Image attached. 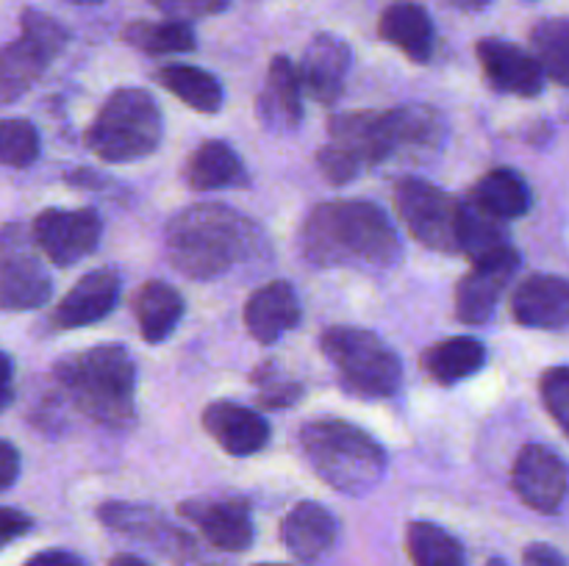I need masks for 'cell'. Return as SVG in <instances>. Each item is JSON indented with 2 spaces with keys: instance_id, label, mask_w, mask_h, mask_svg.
<instances>
[{
  "instance_id": "cell-38",
  "label": "cell",
  "mask_w": 569,
  "mask_h": 566,
  "mask_svg": "<svg viewBox=\"0 0 569 566\" xmlns=\"http://www.w3.org/2000/svg\"><path fill=\"white\" fill-rule=\"evenodd\" d=\"M156 9L161 11L170 20H198V17H209V14H220V11L228 9L231 0H150Z\"/></svg>"
},
{
  "instance_id": "cell-47",
  "label": "cell",
  "mask_w": 569,
  "mask_h": 566,
  "mask_svg": "<svg viewBox=\"0 0 569 566\" xmlns=\"http://www.w3.org/2000/svg\"><path fill=\"white\" fill-rule=\"evenodd\" d=\"M489 566H506V564L500 558H495V560H489Z\"/></svg>"
},
{
  "instance_id": "cell-41",
  "label": "cell",
  "mask_w": 569,
  "mask_h": 566,
  "mask_svg": "<svg viewBox=\"0 0 569 566\" xmlns=\"http://www.w3.org/2000/svg\"><path fill=\"white\" fill-rule=\"evenodd\" d=\"M522 560H526V566H567L565 555H561L556 547H550V544H542V542L526 547Z\"/></svg>"
},
{
  "instance_id": "cell-9",
  "label": "cell",
  "mask_w": 569,
  "mask_h": 566,
  "mask_svg": "<svg viewBox=\"0 0 569 566\" xmlns=\"http://www.w3.org/2000/svg\"><path fill=\"white\" fill-rule=\"evenodd\" d=\"M33 239L22 225H6L0 231V309L33 311L42 309L53 294V281L31 250Z\"/></svg>"
},
{
  "instance_id": "cell-12",
  "label": "cell",
  "mask_w": 569,
  "mask_h": 566,
  "mask_svg": "<svg viewBox=\"0 0 569 566\" xmlns=\"http://www.w3.org/2000/svg\"><path fill=\"white\" fill-rule=\"evenodd\" d=\"M517 270H520V253L515 247L472 261V270L461 277L456 289V316L467 325L487 322Z\"/></svg>"
},
{
  "instance_id": "cell-13",
  "label": "cell",
  "mask_w": 569,
  "mask_h": 566,
  "mask_svg": "<svg viewBox=\"0 0 569 566\" xmlns=\"http://www.w3.org/2000/svg\"><path fill=\"white\" fill-rule=\"evenodd\" d=\"M350 67H353V50L337 33H317L303 50L300 59V83L303 92L315 103L333 105L345 92Z\"/></svg>"
},
{
  "instance_id": "cell-30",
  "label": "cell",
  "mask_w": 569,
  "mask_h": 566,
  "mask_svg": "<svg viewBox=\"0 0 569 566\" xmlns=\"http://www.w3.org/2000/svg\"><path fill=\"white\" fill-rule=\"evenodd\" d=\"M406 549L415 566H467V553L453 533L433 522H411Z\"/></svg>"
},
{
  "instance_id": "cell-7",
  "label": "cell",
  "mask_w": 569,
  "mask_h": 566,
  "mask_svg": "<svg viewBox=\"0 0 569 566\" xmlns=\"http://www.w3.org/2000/svg\"><path fill=\"white\" fill-rule=\"evenodd\" d=\"M326 358L339 370L350 392L361 397H392L403 377L395 350L365 327H328L320 338Z\"/></svg>"
},
{
  "instance_id": "cell-37",
  "label": "cell",
  "mask_w": 569,
  "mask_h": 566,
  "mask_svg": "<svg viewBox=\"0 0 569 566\" xmlns=\"http://www.w3.org/2000/svg\"><path fill=\"white\" fill-rule=\"evenodd\" d=\"M253 381L259 383V400L267 408H287V405H295L303 397V386L298 381L278 375L272 364L261 366Z\"/></svg>"
},
{
  "instance_id": "cell-43",
  "label": "cell",
  "mask_w": 569,
  "mask_h": 566,
  "mask_svg": "<svg viewBox=\"0 0 569 566\" xmlns=\"http://www.w3.org/2000/svg\"><path fill=\"white\" fill-rule=\"evenodd\" d=\"M14 364H11L9 355L0 350V414H3L6 408L11 405V400H14Z\"/></svg>"
},
{
  "instance_id": "cell-23",
  "label": "cell",
  "mask_w": 569,
  "mask_h": 566,
  "mask_svg": "<svg viewBox=\"0 0 569 566\" xmlns=\"http://www.w3.org/2000/svg\"><path fill=\"white\" fill-rule=\"evenodd\" d=\"M53 55L20 33V39L0 48V105L20 100L42 78Z\"/></svg>"
},
{
  "instance_id": "cell-31",
  "label": "cell",
  "mask_w": 569,
  "mask_h": 566,
  "mask_svg": "<svg viewBox=\"0 0 569 566\" xmlns=\"http://www.w3.org/2000/svg\"><path fill=\"white\" fill-rule=\"evenodd\" d=\"M122 39L128 44H133L137 50L150 55H170V53H189L194 50L198 39H194V31L189 22L181 20H139L126 26L122 31Z\"/></svg>"
},
{
  "instance_id": "cell-35",
  "label": "cell",
  "mask_w": 569,
  "mask_h": 566,
  "mask_svg": "<svg viewBox=\"0 0 569 566\" xmlns=\"http://www.w3.org/2000/svg\"><path fill=\"white\" fill-rule=\"evenodd\" d=\"M20 28L26 37H31L33 42L42 44V48L48 50L53 59L67 48V39H70V33H67V28L61 26V22H56L53 17L44 14V11H37V9L22 11Z\"/></svg>"
},
{
  "instance_id": "cell-48",
  "label": "cell",
  "mask_w": 569,
  "mask_h": 566,
  "mask_svg": "<svg viewBox=\"0 0 569 566\" xmlns=\"http://www.w3.org/2000/svg\"><path fill=\"white\" fill-rule=\"evenodd\" d=\"M261 566H281V564H261Z\"/></svg>"
},
{
  "instance_id": "cell-34",
  "label": "cell",
  "mask_w": 569,
  "mask_h": 566,
  "mask_svg": "<svg viewBox=\"0 0 569 566\" xmlns=\"http://www.w3.org/2000/svg\"><path fill=\"white\" fill-rule=\"evenodd\" d=\"M39 131L28 120H0V164L26 170L39 159Z\"/></svg>"
},
{
  "instance_id": "cell-20",
  "label": "cell",
  "mask_w": 569,
  "mask_h": 566,
  "mask_svg": "<svg viewBox=\"0 0 569 566\" xmlns=\"http://www.w3.org/2000/svg\"><path fill=\"white\" fill-rule=\"evenodd\" d=\"M300 322V297L287 281H272L256 289L244 305V325L261 344H276Z\"/></svg>"
},
{
  "instance_id": "cell-8",
  "label": "cell",
  "mask_w": 569,
  "mask_h": 566,
  "mask_svg": "<svg viewBox=\"0 0 569 566\" xmlns=\"http://www.w3.org/2000/svg\"><path fill=\"white\" fill-rule=\"evenodd\" d=\"M395 205L411 236L437 253H461L459 214L461 200L420 178H403L395 186Z\"/></svg>"
},
{
  "instance_id": "cell-28",
  "label": "cell",
  "mask_w": 569,
  "mask_h": 566,
  "mask_svg": "<svg viewBox=\"0 0 569 566\" xmlns=\"http://www.w3.org/2000/svg\"><path fill=\"white\" fill-rule=\"evenodd\" d=\"M159 83L170 94L189 105V109L200 111V114H214L222 105V83L217 81L211 72L200 70V67L189 64H167L159 70Z\"/></svg>"
},
{
  "instance_id": "cell-25",
  "label": "cell",
  "mask_w": 569,
  "mask_h": 566,
  "mask_svg": "<svg viewBox=\"0 0 569 566\" xmlns=\"http://www.w3.org/2000/svg\"><path fill=\"white\" fill-rule=\"evenodd\" d=\"M133 314H137L142 338L150 344H159L176 331L183 316V297L178 289L164 281H150L133 297Z\"/></svg>"
},
{
  "instance_id": "cell-11",
  "label": "cell",
  "mask_w": 569,
  "mask_h": 566,
  "mask_svg": "<svg viewBox=\"0 0 569 566\" xmlns=\"http://www.w3.org/2000/svg\"><path fill=\"white\" fill-rule=\"evenodd\" d=\"M511 486L528 508L556 514L569 492V469L556 449L545 444H526L511 469Z\"/></svg>"
},
{
  "instance_id": "cell-26",
  "label": "cell",
  "mask_w": 569,
  "mask_h": 566,
  "mask_svg": "<svg viewBox=\"0 0 569 566\" xmlns=\"http://www.w3.org/2000/svg\"><path fill=\"white\" fill-rule=\"evenodd\" d=\"M426 370L433 381L453 386V383L467 381L487 364V347L472 336H453L433 344L426 353Z\"/></svg>"
},
{
  "instance_id": "cell-2",
  "label": "cell",
  "mask_w": 569,
  "mask_h": 566,
  "mask_svg": "<svg viewBox=\"0 0 569 566\" xmlns=\"http://www.w3.org/2000/svg\"><path fill=\"white\" fill-rule=\"evenodd\" d=\"M256 244V228L239 211L198 203L178 211L164 231L170 264L192 281H211L231 270Z\"/></svg>"
},
{
  "instance_id": "cell-27",
  "label": "cell",
  "mask_w": 569,
  "mask_h": 566,
  "mask_svg": "<svg viewBox=\"0 0 569 566\" xmlns=\"http://www.w3.org/2000/svg\"><path fill=\"white\" fill-rule=\"evenodd\" d=\"M472 200L500 220H517L531 209V186L520 172L498 166L476 183Z\"/></svg>"
},
{
  "instance_id": "cell-1",
  "label": "cell",
  "mask_w": 569,
  "mask_h": 566,
  "mask_svg": "<svg viewBox=\"0 0 569 566\" xmlns=\"http://www.w3.org/2000/svg\"><path fill=\"white\" fill-rule=\"evenodd\" d=\"M303 253L317 266H365L387 270L400 259L392 220L367 200L322 203L306 216Z\"/></svg>"
},
{
  "instance_id": "cell-15",
  "label": "cell",
  "mask_w": 569,
  "mask_h": 566,
  "mask_svg": "<svg viewBox=\"0 0 569 566\" xmlns=\"http://www.w3.org/2000/svg\"><path fill=\"white\" fill-rule=\"evenodd\" d=\"M303 83L289 55H276L267 70V83L256 100V117L272 133L295 131L303 120Z\"/></svg>"
},
{
  "instance_id": "cell-3",
  "label": "cell",
  "mask_w": 569,
  "mask_h": 566,
  "mask_svg": "<svg viewBox=\"0 0 569 566\" xmlns=\"http://www.w3.org/2000/svg\"><path fill=\"white\" fill-rule=\"evenodd\" d=\"M56 381L78 408L106 425H126L133 416L137 366L120 344H100L56 364Z\"/></svg>"
},
{
  "instance_id": "cell-44",
  "label": "cell",
  "mask_w": 569,
  "mask_h": 566,
  "mask_svg": "<svg viewBox=\"0 0 569 566\" xmlns=\"http://www.w3.org/2000/svg\"><path fill=\"white\" fill-rule=\"evenodd\" d=\"M109 566H148L142 558H137V555H128V553H120L114 555V558L109 560Z\"/></svg>"
},
{
  "instance_id": "cell-6",
  "label": "cell",
  "mask_w": 569,
  "mask_h": 566,
  "mask_svg": "<svg viewBox=\"0 0 569 566\" xmlns=\"http://www.w3.org/2000/svg\"><path fill=\"white\" fill-rule=\"evenodd\" d=\"M398 150L389 111H345L328 120V142L317 153V166L333 186H345L361 170Z\"/></svg>"
},
{
  "instance_id": "cell-36",
  "label": "cell",
  "mask_w": 569,
  "mask_h": 566,
  "mask_svg": "<svg viewBox=\"0 0 569 566\" xmlns=\"http://www.w3.org/2000/svg\"><path fill=\"white\" fill-rule=\"evenodd\" d=\"M545 408L556 420V425L569 436V366H553L542 375L539 383Z\"/></svg>"
},
{
  "instance_id": "cell-33",
  "label": "cell",
  "mask_w": 569,
  "mask_h": 566,
  "mask_svg": "<svg viewBox=\"0 0 569 566\" xmlns=\"http://www.w3.org/2000/svg\"><path fill=\"white\" fill-rule=\"evenodd\" d=\"M389 120H392L398 148H403V144H411V148H433V144H439V139L445 133L442 117L431 105H400V109L389 111Z\"/></svg>"
},
{
  "instance_id": "cell-5",
  "label": "cell",
  "mask_w": 569,
  "mask_h": 566,
  "mask_svg": "<svg viewBox=\"0 0 569 566\" xmlns=\"http://www.w3.org/2000/svg\"><path fill=\"white\" fill-rule=\"evenodd\" d=\"M161 128L159 103L144 89H117L89 125L87 144L109 164H128L159 148Z\"/></svg>"
},
{
  "instance_id": "cell-42",
  "label": "cell",
  "mask_w": 569,
  "mask_h": 566,
  "mask_svg": "<svg viewBox=\"0 0 569 566\" xmlns=\"http://www.w3.org/2000/svg\"><path fill=\"white\" fill-rule=\"evenodd\" d=\"M22 566H87L70 549H44V553L31 555Z\"/></svg>"
},
{
  "instance_id": "cell-24",
  "label": "cell",
  "mask_w": 569,
  "mask_h": 566,
  "mask_svg": "<svg viewBox=\"0 0 569 566\" xmlns=\"http://www.w3.org/2000/svg\"><path fill=\"white\" fill-rule=\"evenodd\" d=\"M183 175H187V183L194 192H217V189L242 183L244 166L231 144L220 142V139H209L189 155Z\"/></svg>"
},
{
  "instance_id": "cell-16",
  "label": "cell",
  "mask_w": 569,
  "mask_h": 566,
  "mask_svg": "<svg viewBox=\"0 0 569 566\" xmlns=\"http://www.w3.org/2000/svg\"><path fill=\"white\" fill-rule=\"evenodd\" d=\"M181 514L198 525L206 542L217 549L242 553L253 544V519L248 505L237 499H189L181 505Z\"/></svg>"
},
{
  "instance_id": "cell-14",
  "label": "cell",
  "mask_w": 569,
  "mask_h": 566,
  "mask_svg": "<svg viewBox=\"0 0 569 566\" xmlns=\"http://www.w3.org/2000/svg\"><path fill=\"white\" fill-rule=\"evenodd\" d=\"M489 87L517 98H537L545 89V70L537 55L506 39H481L476 48Z\"/></svg>"
},
{
  "instance_id": "cell-40",
  "label": "cell",
  "mask_w": 569,
  "mask_h": 566,
  "mask_svg": "<svg viewBox=\"0 0 569 566\" xmlns=\"http://www.w3.org/2000/svg\"><path fill=\"white\" fill-rule=\"evenodd\" d=\"M17 475H20V453H17L14 444L0 438V492L14 486Z\"/></svg>"
},
{
  "instance_id": "cell-21",
  "label": "cell",
  "mask_w": 569,
  "mask_h": 566,
  "mask_svg": "<svg viewBox=\"0 0 569 566\" xmlns=\"http://www.w3.org/2000/svg\"><path fill=\"white\" fill-rule=\"evenodd\" d=\"M378 33H381L383 42L403 50L417 64H426L433 55V44H437L431 14L411 0H398L389 9H383L381 20H378Z\"/></svg>"
},
{
  "instance_id": "cell-18",
  "label": "cell",
  "mask_w": 569,
  "mask_h": 566,
  "mask_svg": "<svg viewBox=\"0 0 569 566\" xmlns=\"http://www.w3.org/2000/svg\"><path fill=\"white\" fill-rule=\"evenodd\" d=\"M203 427L228 455H256L270 442V422L239 403H211L203 411Z\"/></svg>"
},
{
  "instance_id": "cell-45",
  "label": "cell",
  "mask_w": 569,
  "mask_h": 566,
  "mask_svg": "<svg viewBox=\"0 0 569 566\" xmlns=\"http://www.w3.org/2000/svg\"><path fill=\"white\" fill-rule=\"evenodd\" d=\"M450 3L459 6V9H465V11H481V9H487L492 0H450Z\"/></svg>"
},
{
  "instance_id": "cell-19",
  "label": "cell",
  "mask_w": 569,
  "mask_h": 566,
  "mask_svg": "<svg viewBox=\"0 0 569 566\" xmlns=\"http://www.w3.org/2000/svg\"><path fill=\"white\" fill-rule=\"evenodd\" d=\"M120 300V277L114 270H92L61 297L53 322L59 327H87L106 320Z\"/></svg>"
},
{
  "instance_id": "cell-17",
  "label": "cell",
  "mask_w": 569,
  "mask_h": 566,
  "mask_svg": "<svg viewBox=\"0 0 569 566\" xmlns=\"http://www.w3.org/2000/svg\"><path fill=\"white\" fill-rule=\"evenodd\" d=\"M511 311L526 327H569V281L559 275H528L511 294Z\"/></svg>"
},
{
  "instance_id": "cell-32",
  "label": "cell",
  "mask_w": 569,
  "mask_h": 566,
  "mask_svg": "<svg viewBox=\"0 0 569 566\" xmlns=\"http://www.w3.org/2000/svg\"><path fill=\"white\" fill-rule=\"evenodd\" d=\"M531 48L545 75L569 87V17L539 20L531 31Z\"/></svg>"
},
{
  "instance_id": "cell-4",
  "label": "cell",
  "mask_w": 569,
  "mask_h": 566,
  "mask_svg": "<svg viewBox=\"0 0 569 566\" xmlns=\"http://www.w3.org/2000/svg\"><path fill=\"white\" fill-rule=\"evenodd\" d=\"M300 444L317 475L350 497L370 494L387 472V453L381 444L350 422H309L300 431Z\"/></svg>"
},
{
  "instance_id": "cell-39",
  "label": "cell",
  "mask_w": 569,
  "mask_h": 566,
  "mask_svg": "<svg viewBox=\"0 0 569 566\" xmlns=\"http://www.w3.org/2000/svg\"><path fill=\"white\" fill-rule=\"evenodd\" d=\"M33 527V519L20 508H0V549L9 547L11 542L26 536Z\"/></svg>"
},
{
  "instance_id": "cell-29",
  "label": "cell",
  "mask_w": 569,
  "mask_h": 566,
  "mask_svg": "<svg viewBox=\"0 0 569 566\" xmlns=\"http://www.w3.org/2000/svg\"><path fill=\"white\" fill-rule=\"evenodd\" d=\"M459 244H461V253L470 255L472 261H481L487 259V255L511 247L509 233H506L503 228V220L489 214V211L481 209L472 198L461 200Z\"/></svg>"
},
{
  "instance_id": "cell-46",
  "label": "cell",
  "mask_w": 569,
  "mask_h": 566,
  "mask_svg": "<svg viewBox=\"0 0 569 566\" xmlns=\"http://www.w3.org/2000/svg\"><path fill=\"white\" fill-rule=\"evenodd\" d=\"M67 3H78V6H98V3H103V0H67Z\"/></svg>"
},
{
  "instance_id": "cell-10",
  "label": "cell",
  "mask_w": 569,
  "mask_h": 566,
  "mask_svg": "<svg viewBox=\"0 0 569 566\" xmlns=\"http://www.w3.org/2000/svg\"><path fill=\"white\" fill-rule=\"evenodd\" d=\"M100 233L103 222L94 209H48L31 228L33 244L59 266H70L94 253Z\"/></svg>"
},
{
  "instance_id": "cell-22",
  "label": "cell",
  "mask_w": 569,
  "mask_h": 566,
  "mask_svg": "<svg viewBox=\"0 0 569 566\" xmlns=\"http://www.w3.org/2000/svg\"><path fill=\"white\" fill-rule=\"evenodd\" d=\"M337 516L320 503H298L281 522V542L300 560H317L337 542Z\"/></svg>"
}]
</instances>
